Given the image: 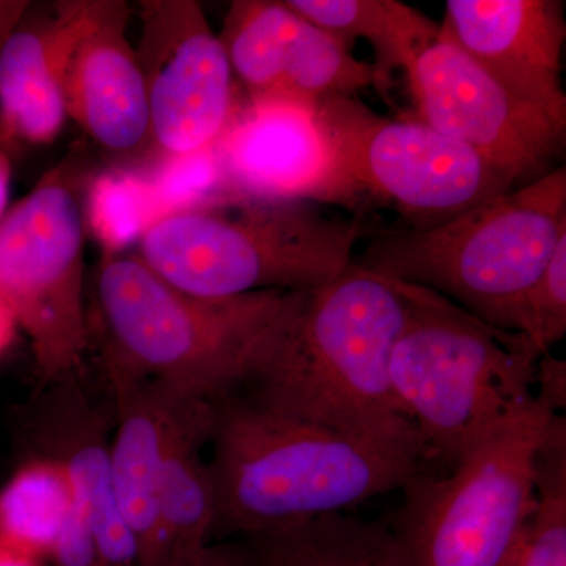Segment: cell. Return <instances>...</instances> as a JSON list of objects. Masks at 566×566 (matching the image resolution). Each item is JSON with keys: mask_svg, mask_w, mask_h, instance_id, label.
<instances>
[{"mask_svg": "<svg viewBox=\"0 0 566 566\" xmlns=\"http://www.w3.org/2000/svg\"><path fill=\"white\" fill-rule=\"evenodd\" d=\"M112 408L109 463L122 515L139 547L142 566H166L158 521L164 460L191 403L150 382L104 386Z\"/></svg>", "mask_w": 566, "mask_h": 566, "instance_id": "e0dca14e", "label": "cell"}, {"mask_svg": "<svg viewBox=\"0 0 566 566\" xmlns=\"http://www.w3.org/2000/svg\"><path fill=\"white\" fill-rule=\"evenodd\" d=\"M73 509L70 480L46 458L31 455L0 493V539L22 554H51Z\"/></svg>", "mask_w": 566, "mask_h": 566, "instance_id": "7402d4cb", "label": "cell"}, {"mask_svg": "<svg viewBox=\"0 0 566 566\" xmlns=\"http://www.w3.org/2000/svg\"><path fill=\"white\" fill-rule=\"evenodd\" d=\"M212 409L214 403L186 408L164 460L158 521L166 566L202 553L214 536V485L210 464L202 455L210 441Z\"/></svg>", "mask_w": 566, "mask_h": 566, "instance_id": "d6986e66", "label": "cell"}, {"mask_svg": "<svg viewBox=\"0 0 566 566\" xmlns=\"http://www.w3.org/2000/svg\"><path fill=\"white\" fill-rule=\"evenodd\" d=\"M297 294L196 296L164 281L136 252L103 255L88 327L104 386L150 382L202 403L241 392L281 334Z\"/></svg>", "mask_w": 566, "mask_h": 566, "instance_id": "7a4b0ae2", "label": "cell"}, {"mask_svg": "<svg viewBox=\"0 0 566 566\" xmlns=\"http://www.w3.org/2000/svg\"><path fill=\"white\" fill-rule=\"evenodd\" d=\"M175 566H256V562L248 545L211 543L202 553Z\"/></svg>", "mask_w": 566, "mask_h": 566, "instance_id": "83f0119b", "label": "cell"}, {"mask_svg": "<svg viewBox=\"0 0 566 566\" xmlns=\"http://www.w3.org/2000/svg\"><path fill=\"white\" fill-rule=\"evenodd\" d=\"M96 0L57 2L41 20H22L0 48V134L48 145L65 125V76L71 52L87 28Z\"/></svg>", "mask_w": 566, "mask_h": 566, "instance_id": "ac0fdd59", "label": "cell"}, {"mask_svg": "<svg viewBox=\"0 0 566 566\" xmlns=\"http://www.w3.org/2000/svg\"><path fill=\"white\" fill-rule=\"evenodd\" d=\"M84 218L103 255H115L139 243L163 211L147 175L115 169L93 175L88 181Z\"/></svg>", "mask_w": 566, "mask_h": 566, "instance_id": "cb8c5ba5", "label": "cell"}, {"mask_svg": "<svg viewBox=\"0 0 566 566\" xmlns=\"http://www.w3.org/2000/svg\"><path fill=\"white\" fill-rule=\"evenodd\" d=\"M219 39L248 98L293 96L318 103L374 88L392 103L371 63L354 57L286 2L237 0Z\"/></svg>", "mask_w": 566, "mask_h": 566, "instance_id": "4fadbf2b", "label": "cell"}, {"mask_svg": "<svg viewBox=\"0 0 566 566\" xmlns=\"http://www.w3.org/2000/svg\"><path fill=\"white\" fill-rule=\"evenodd\" d=\"M14 326L17 324H14L13 316H11L9 308L0 297V348L10 340Z\"/></svg>", "mask_w": 566, "mask_h": 566, "instance_id": "1f68e13d", "label": "cell"}, {"mask_svg": "<svg viewBox=\"0 0 566 566\" xmlns=\"http://www.w3.org/2000/svg\"><path fill=\"white\" fill-rule=\"evenodd\" d=\"M216 535L249 536L345 513L427 471L416 433H353L233 394L212 409Z\"/></svg>", "mask_w": 566, "mask_h": 566, "instance_id": "6da1fadb", "label": "cell"}, {"mask_svg": "<svg viewBox=\"0 0 566 566\" xmlns=\"http://www.w3.org/2000/svg\"><path fill=\"white\" fill-rule=\"evenodd\" d=\"M286 3L348 51L357 40L367 41L375 55L371 65L389 98L394 71H405L415 52L439 29V24L419 10L397 0H289Z\"/></svg>", "mask_w": 566, "mask_h": 566, "instance_id": "44dd1931", "label": "cell"}, {"mask_svg": "<svg viewBox=\"0 0 566 566\" xmlns=\"http://www.w3.org/2000/svg\"><path fill=\"white\" fill-rule=\"evenodd\" d=\"M408 314L390 356L398 415L415 428L427 463L447 472L534 408L539 354L441 294L400 282Z\"/></svg>", "mask_w": 566, "mask_h": 566, "instance_id": "277c9868", "label": "cell"}, {"mask_svg": "<svg viewBox=\"0 0 566 566\" xmlns=\"http://www.w3.org/2000/svg\"><path fill=\"white\" fill-rule=\"evenodd\" d=\"M564 11L558 0H447L439 25L517 102L565 133Z\"/></svg>", "mask_w": 566, "mask_h": 566, "instance_id": "9a60e30c", "label": "cell"}, {"mask_svg": "<svg viewBox=\"0 0 566 566\" xmlns=\"http://www.w3.org/2000/svg\"><path fill=\"white\" fill-rule=\"evenodd\" d=\"M245 542L256 566H408L389 524L346 513L249 536Z\"/></svg>", "mask_w": 566, "mask_h": 566, "instance_id": "ffe728a7", "label": "cell"}, {"mask_svg": "<svg viewBox=\"0 0 566 566\" xmlns=\"http://www.w3.org/2000/svg\"><path fill=\"white\" fill-rule=\"evenodd\" d=\"M406 314L400 283L353 262L333 281L297 294L270 353L238 394L337 430L416 433L398 415L389 378Z\"/></svg>", "mask_w": 566, "mask_h": 566, "instance_id": "3957f363", "label": "cell"}, {"mask_svg": "<svg viewBox=\"0 0 566 566\" xmlns=\"http://www.w3.org/2000/svg\"><path fill=\"white\" fill-rule=\"evenodd\" d=\"M147 177L163 216L212 203V189L223 188L212 148L192 155L163 156L161 163Z\"/></svg>", "mask_w": 566, "mask_h": 566, "instance_id": "484cf974", "label": "cell"}, {"mask_svg": "<svg viewBox=\"0 0 566 566\" xmlns=\"http://www.w3.org/2000/svg\"><path fill=\"white\" fill-rule=\"evenodd\" d=\"M29 10V2L22 0H0V48L3 46L11 33L17 31L18 25L24 20L25 11Z\"/></svg>", "mask_w": 566, "mask_h": 566, "instance_id": "f1b7e54d", "label": "cell"}, {"mask_svg": "<svg viewBox=\"0 0 566 566\" xmlns=\"http://www.w3.org/2000/svg\"><path fill=\"white\" fill-rule=\"evenodd\" d=\"M536 509L506 566H566V420L554 416L536 458Z\"/></svg>", "mask_w": 566, "mask_h": 566, "instance_id": "603a6c76", "label": "cell"}, {"mask_svg": "<svg viewBox=\"0 0 566 566\" xmlns=\"http://www.w3.org/2000/svg\"><path fill=\"white\" fill-rule=\"evenodd\" d=\"M212 150L233 199L359 211L318 103L293 96L248 98Z\"/></svg>", "mask_w": 566, "mask_h": 566, "instance_id": "7c38bea8", "label": "cell"}, {"mask_svg": "<svg viewBox=\"0 0 566 566\" xmlns=\"http://www.w3.org/2000/svg\"><path fill=\"white\" fill-rule=\"evenodd\" d=\"M10 180H11V164L9 156L0 147V221L7 212V203H9L10 192Z\"/></svg>", "mask_w": 566, "mask_h": 566, "instance_id": "f546056e", "label": "cell"}, {"mask_svg": "<svg viewBox=\"0 0 566 566\" xmlns=\"http://www.w3.org/2000/svg\"><path fill=\"white\" fill-rule=\"evenodd\" d=\"M535 400L551 415H560L566 405V363L551 353L539 356L535 375Z\"/></svg>", "mask_w": 566, "mask_h": 566, "instance_id": "4316f807", "label": "cell"}, {"mask_svg": "<svg viewBox=\"0 0 566 566\" xmlns=\"http://www.w3.org/2000/svg\"><path fill=\"white\" fill-rule=\"evenodd\" d=\"M516 333L523 334L539 354L549 353L566 334V237L549 263L528 289L520 312Z\"/></svg>", "mask_w": 566, "mask_h": 566, "instance_id": "d4e9b609", "label": "cell"}, {"mask_svg": "<svg viewBox=\"0 0 566 566\" xmlns=\"http://www.w3.org/2000/svg\"><path fill=\"white\" fill-rule=\"evenodd\" d=\"M161 156L210 150L232 120L234 76L221 39L196 0L140 2L136 48Z\"/></svg>", "mask_w": 566, "mask_h": 566, "instance_id": "30bf717a", "label": "cell"}, {"mask_svg": "<svg viewBox=\"0 0 566 566\" xmlns=\"http://www.w3.org/2000/svg\"><path fill=\"white\" fill-rule=\"evenodd\" d=\"M31 423L32 455L54 461L69 476L71 520L91 536L99 566H142L112 480L111 401L93 397L84 371L44 385Z\"/></svg>", "mask_w": 566, "mask_h": 566, "instance_id": "5bb4252c", "label": "cell"}, {"mask_svg": "<svg viewBox=\"0 0 566 566\" xmlns=\"http://www.w3.org/2000/svg\"><path fill=\"white\" fill-rule=\"evenodd\" d=\"M344 172L363 207L394 208L408 229L427 230L512 191L483 156L420 120L382 117L357 96L318 102Z\"/></svg>", "mask_w": 566, "mask_h": 566, "instance_id": "9c48e42d", "label": "cell"}, {"mask_svg": "<svg viewBox=\"0 0 566 566\" xmlns=\"http://www.w3.org/2000/svg\"><path fill=\"white\" fill-rule=\"evenodd\" d=\"M363 232L359 216L315 203L230 199L163 216L136 253L181 292L226 300L322 286L354 262Z\"/></svg>", "mask_w": 566, "mask_h": 566, "instance_id": "5b68a950", "label": "cell"}, {"mask_svg": "<svg viewBox=\"0 0 566 566\" xmlns=\"http://www.w3.org/2000/svg\"><path fill=\"white\" fill-rule=\"evenodd\" d=\"M566 237L565 167L427 230L385 232L360 266L441 294L499 329L517 312Z\"/></svg>", "mask_w": 566, "mask_h": 566, "instance_id": "8992f818", "label": "cell"}, {"mask_svg": "<svg viewBox=\"0 0 566 566\" xmlns=\"http://www.w3.org/2000/svg\"><path fill=\"white\" fill-rule=\"evenodd\" d=\"M417 120L463 144L516 182L556 155L565 133L517 102L441 25L405 70Z\"/></svg>", "mask_w": 566, "mask_h": 566, "instance_id": "8fae6325", "label": "cell"}, {"mask_svg": "<svg viewBox=\"0 0 566 566\" xmlns=\"http://www.w3.org/2000/svg\"><path fill=\"white\" fill-rule=\"evenodd\" d=\"M0 566H33L28 554L0 543Z\"/></svg>", "mask_w": 566, "mask_h": 566, "instance_id": "4dcf8cb0", "label": "cell"}, {"mask_svg": "<svg viewBox=\"0 0 566 566\" xmlns=\"http://www.w3.org/2000/svg\"><path fill=\"white\" fill-rule=\"evenodd\" d=\"M554 416L536 401L446 475L406 483L389 526L408 566L509 564L538 502L536 458Z\"/></svg>", "mask_w": 566, "mask_h": 566, "instance_id": "52a82bcc", "label": "cell"}, {"mask_svg": "<svg viewBox=\"0 0 566 566\" xmlns=\"http://www.w3.org/2000/svg\"><path fill=\"white\" fill-rule=\"evenodd\" d=\"M87 156L71 150L0 221V297L31 340L44 385L84 374Z\"/></svg>", "mask_w": 566, "mask_h": 566, "instance_id": "ba28073f", "label": "cell"}, {"mask_svg": "<svg viewBox=\"0 0 566 566\" xmlns=\"http://www.w3.org/2000/svg\"><path fill=\"white\" fill-rule=\"evenodd\" d=\"M129 17L128 3L96 0L92 20L71 52L63 88L66 117L115 153L150 142L144 76L126 36Z\"/></svg>", "mask_w": 566, "mask_h": 566, "instance_id": "2e32d148", "label": "cell"}]
</instances>
